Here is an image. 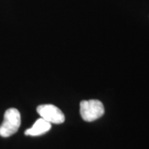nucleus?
<instances>
[{"mask_svg":"<svg viewBox=\"0 0 149 149\" xmlns=\"http://www.w3.org/2000/svg\"><path fill=\"white\" fill-rule=\"evenodd\" d=\"M21 125V115L15 108H10L4 113L3 121L0 125V136L8 138L16 133Z\"/></svg>","mask_w":149,"mask_h":149,"instance_id":"1","label":"nucleus"},{"mask_svg":"<svg viewBox=\"0 0 149 149\" xmlns=\"http://www.w3.org/2000/svg\"><path fill=\"white\" fill-rule=\"evenodd\" d=\"M80 113L85 121L92 122L104 115V107L98 100H82L80 104Z\"/></svg>","mask_w":149,"mask_h":149,"instance_id":"2","label":"nucleus"},{"mask_svg":"<svg viewBox=\"0 0 149 149\" xmlns=\"http://www.w3.org/2000/svg\"><path fill=\"white\" fill-rule=\"evenodd\" d=\"M37 113L44 120L50 123L61 124L65 121L63 112L53 104H42L37 108Z\"/></svg>","mask_w":149,"mask_h":149,"instance_id":"3","label":"nucleus"},{"mask_svg":"<svg viewBox=\"0 0 149 149\" xmlns=\"http://www.w3.org/2000/svg\"><path fill=\"white\" fill-rule=\"evenodd\" d=\"M51 128H52V123L41 118L34 123L32 128L27 129L24 133L27 136H39L47 133Z\"/></svg>","mask_w":149,"mask_h":149,"instance_id":"4","label":"nucleus"}]
</instances>
